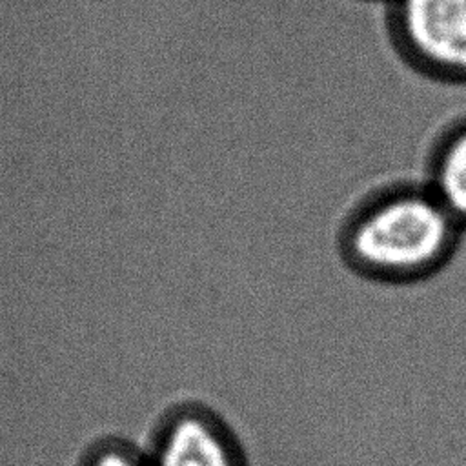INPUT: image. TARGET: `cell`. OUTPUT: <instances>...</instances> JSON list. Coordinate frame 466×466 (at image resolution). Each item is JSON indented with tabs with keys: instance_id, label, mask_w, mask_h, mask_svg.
Segmentation results:
<instances>
[{
	"instance_id": "6da1fadb",
	"label": "cell",
	"mask_w": 466,
	"mask_h": 466,
	"mask_svg": "<svg viewBox=\"0 0 466 466\" xmlns=\"http://www.w3.org/2000/svg\"><path fill=\"white\" fill-rule=\"evenodd\" d=\"M462 226L420 177L371 184L351 200L344 249L360 271L411 280L439 269L453 253Z\"/></svg>"
},
{
	"instance_id": "7a4b0ae2",
	"label": "cell",
	"mask_w": 466,
	"mask_h": 466,
	"mask_svg": "<svg viewBox=\"0 0 466 466\" xmlns=\"http://www.w3.org/2000/svg\"><path fill=\"white\" fill-rule=\"evenodd\" d=\"M382 7L388 44L408 69L466 86V0H388Z\"/></svg>"
},
{
	"instance_id": "3957f363",
	"label": "cell",
	"mask_w": 466,
	"mask_h": 466,
	"mask_svg": "<svg viewBox=\"0 0 466 466\" xmlns=\"http://www.w3.org/2000/svg\"><path fill=\"white\" fill-rule=\"evenodd\" d=\"M151 466H246L228 426L204 410H184L162 430Z\"/></svg>"
},
{
	"instance_id": "277c9868",
	"label": "cell",
	"mask_w": 466,
	"mask_h": 466,
	"mask_svg": "<svg viewBox=\"0 0 466 466\" xmlns=\"http://www.w3.org/2000/svg\"><path fill=\"white\" fill-rule=\"evenodd\" d=\"M419 177L466 228V113L446 120L430 138Z\"/></svg>"
},
{
	"instance_id": "5b68a950",
	"label": "cell",
	"mask_w": 466,
	"mask_h": 466,
	"mask_svg": "<svg viewBox=\"0 0 466 466\" xmlns=\"http://www.w3.org/2000/svg\"><path fill=\"white\" fill-rule=\"evenodd\" d=\"M89 466H146V464L127 450L106 448L93 457Z\"/></svg>"
},
{
	"instance_id": "8992f818",
	"label": "cell",
	"mask_w": 466,
	"mask_h": 466,
	"mask_svg": "<svg viewBox=\"0 0 466 466\" xmlns=\"http://www.w3.org/2000/svg\"><path fill=\"white\" fill-rule=\"evenodd\" d=\"M375 2H380V4H386L388 0H375Z\"/></svg>"
}]
</instances>
